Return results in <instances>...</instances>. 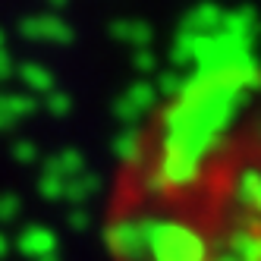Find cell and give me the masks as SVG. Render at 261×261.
Masks as SVG:
<instances>
[{"label":"cell","mask_w":261,"mask_h":261,"mask_svg":"<svg viewBox=\"0 0 261 261\" xmlns=\"http://www.w3.org/2000/svg\"><path fill=\"white\" fill-rule=\"evenodd\" d=\"M114 261H261V66L179 85L126 151L104 214Z\"/></svg>","instance_id":"6da1fadb"}]
</instances>
